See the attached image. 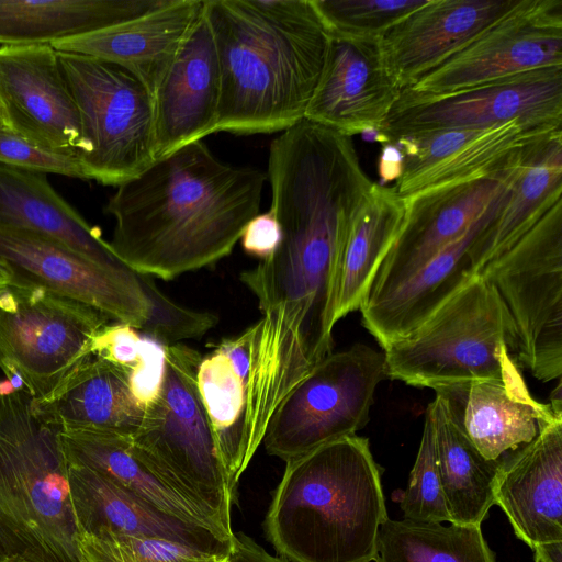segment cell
I'll return each instance as SVG.
<instances>
[{
	"instance_id": "cell-1",
	"label": "cell",
	"mask_w": 562,
	"mask_h": 562,
	"mask_svg": "<svg viewBox=\"0 0 562 562\" xmlns=\"http://www.w3.org/2000/svg\"><path fill=\"white\" fill-rule=\"evenodd\" d=\"M270 189L281 241L240 273L261 312L252 325L247 389L249 462L282 400L331 353L340 256L357 206L349 189L316 172L284 175Z\"/></svg>"
},
{
	"instance_id": "cell-2",
	"label": "cell",
	"mask_w": 562,
	"mask_h": 562,
	"mask_svg": "<svg viewBox=\"0 0 562 562\" xmlns=\"http://www.w3.org/2000/svg\"><path fill=\"white\" fill-rule=\"evenodd\" d=\"M266 180L203 140L184 145L116 187L104 207L115 221L108 245L132 270L166 281L212 266L260 213Z\"/></svg>"
},
{
	"instance_id": "cell-3",
	"label": "cell",
	"mask_w": 562,
	"mask_h": 562,
	"mask_svg": "<svg viewBox=\"0 0 562 562\" xmlns=\"http://www.w3.org/2000/svg\"><path fill=\"white\" fill-rule=\"evenodd\" d=\"M221 71L216 132H283L305 117L329 34L312 0H204Z\"/></svg>"
},
{
	"instance_id": "cell-4",
	"label": "cell",
	"mask_w": 562,
	"mask_h": 562,
	"mask_svg": "<svg viewBox=\"0 0 562 562\" xmlns=\"http://www.w3.org/2000/svg\"><path fill=\"white\" fill-rule=\"evenodd\" d=\"M263 529L289 562H372L389 518L369 441L338 439L285 462Z\"/></svg>"
},
{
	"instance_id": "cell-5",
	"label": "cell",
	"mask_w": 562,
	"mask_h": 562,
	"mask_svg": "<svg viewBox=\"0 0 562 562\" xmlns=\"http://www.w3.org/2000/svg\"><path fill=\"white\" fill-rule=\"evenodd\" d=\"M60 429L0 380V546L24 562H81Z\"/></svg>"
},
{
	"instance_id": "cell-6",
	"label": "cell",
	"mask_w": 562,
	"mask_h": 562,
	"mask_svg": "<svg viewBox=\"0 0 562 562\" xmlns=\"http://www.w3.org/2000/svg\"><path fill=\"white\" fill-rule=\"evenodd\" d=\"M382 349L387 378L416 387L502 379L521 368L512 318L480 276Z\"/></svg>"
},
{
	"instance_id": "cell-7",
	"label": "cell",
	"mask_w": 562,
	"mask_h": 562,
	"mask_svg": "<svg viewBox=\"0 0 562 562\" xmlns=\"http://www.w3.org/2000/svg\"><path fill=\"white\" fill-rule=\"evenodd\" d=\"M165 352L160 392L130 438L131 452L233 537L235 501L198 387L203 356L179 344L165 346Z\"/></svg>"
},
{
	"instance_id": "cell-8",
	"label": "cell",
	"mask_w": 562,
	"mask_h": 562,
	"mask_svg": "<svg viewBox=\"0 0 562 562\" xmlns=\"http://www.w3.org/2000/svg\"><path fill=\"white\" fill-rule=\"evenodd\" d=\"M81 125L77 154L86 180L115 186L155 160L154 99L127 69L92 56L58 52Z\"/></svg>"
},
{
	"instance_id": "cell-9",
	"label": "cell",
	"mask_w": 562,
	"mask_h": 562,
	"mask_svg": "<svg viewBox=\"0 0 562 562\" xmlns=\"http://www.w3.org/2000/svg\"><path fill=\"white\" fill-rule=\"evenodd\" d=\"M515 326L520 367L542 381L562 374V199L479 271Z\"/></svg>"
},
{
	"instance_id": "cell-10",
	"label": "cell",
	"mask_w": 562,
	"mask_h": 562,
	"mask_svg": "<svg viewBox=\"0 0 562 562\" xmlns=\"http://www.w3.org/2000/svg\"><path fill=\"white\" fill-rule=\"evenodd\" d=\"M110 318L45 286L13 279L0 289V371L32 400L50 395L92 356Z\"/></svg>"
},
{
	"instance_id": "cell-11",
	"label": "cell",
	"mask_w": 562,
	"mask_h": 562,
	"mask_svg": "<svg viewBox=\"0 0 562 562\" xmlns=\"http://www.w3.org/2000/svg\"><path fill=\"white\" fill-rule=\"evenodd\" d=\"M383 352L357 344L318 362L282 400L265 430L268 454L290 461L356 435L386 379Z\"/></svg>"
},
{
	"instance_id": "cell-12",
	"label": "cell",
	"mask_w": 562,
	"mask_h": 562,
	"mask_svg": "<svg viewBox=\"0 0 562 562\" xmlns=\"http://www.w3.org/2000/svg\"><path fill=\"white\" fill-rule=\"evenodd\" d=\"M514 120L561 127L562 66L532 69L446 94L425 95L404 89L374 133L384 144L402 136L487 128Z\"/></svg>"
},
{
	"instance_id": "cell-13",
	"label": "cell",
	"mask_w": 562,
	"mask_h": 562,
	"mask_svg": "<svg viewBox=\"0 0 562 562\" xmlns=\"http://www.w3.org/2000/svg\"><path fill=\"white\" fill-rule=\"evenodd\" d=\"M0 261L15 280L45 286L145 333L168 299L148 276L100 265L27 229L0 225Z\"/></svg>"
},
{
	"instance_id": "cell-14",
	"label": "cell",
	"mask_w": 562,
	"mask_h": 562,
	"mask_svg": "<svg viewBox=\"0 0 562 562\" xmlns=\"http://www.w3.org/2000/svg\"><path fill=\"white\" fill-rule=\"evenodd\" d=\"M558 66H562V0H518L407 90L425 95L446 94Z\"/></svg>"
},
{
	"instance_id": "cell-15",
	"label": "cell",
	"mask_w": 562,
	"mask_h": 562,
	"mask_svg": "<svg viewBox=\"0 0 562 562\" xmlns=\"http://www.w3.org/2000/svg\"><path fill=\"white\" fill-rule=\"evenodd\" d=\"M518 155L502 170L407 199L404 226L374 273L360 307L392 293L460 238L509 184Z\"/></svg>"
},
{
	"instance_id": "cell-16",
	"label": "cell",
	"mask_w": 562,
	"mask_h": 562,
	"mask_svg": "<svg viewBox=\"0 0 562 562\" xmlns=\"http://www.w3.org/2000/svg\"><path fill=\"white\" fill-rule=\"evenodd\" d=\"M558 128L514 120L487 128L443 130L392 139L402 155L394 188L407 200L484 177L506 168L524 146Z\"/></svg>"
},
{
	"instance_id": "cell-17",
	"label": "cell",
	"mask_w": 562,
	"mask_h": 562,
	"mask_svg": "<svg viewBox=\"0 0 562 562\" xmlns=\"http://www.w3.org/2000/svg\"><path fill=\"white\" fill-rule=\"evenodd\" d=\"M0 101L19 135L49 150L80 151L79 113L50 45L0 46Z\"/></svg>"
},
{
	"instance_id": "cell-18",
	"label": "cell",
	"mask_w": 562,
	"mask_h": 562,
	"mask_svg": "<svg viewBox=\"0 0 562 562\" xmlns=\"http://www.w3.org/2000/svg\"><path fill=\"white\" fill-rule=\"evenodd\" d=\"M379 41L329 36L305 120L349 137L380 130L401 89L385 66Z\"/></svg>"
},
{
	"instance_id": "cell-19",
	"label": "cell",
	"mask_w": 562,
	"mask_h": 562,
	"mask_svg": "<svg viewBox=\"0 0 562 562\" xmlns=\"http://www.w3.org/2000/svg\"><path fill=\"white\" fill-rule=\"evenodd\" d=\"M153 99L155 160L216 132L221 71L204 8Z\"/></svg>"
},
{
	"instance_id": "cell-20",
	"label": "cell",
	"mask_w": 562,
	"mask_h": 562,
	"mask_svg": "<svg viewBox=\"0 0 562 562\" xmlns=\"http://www.w3.org/2000/svg\"><path fill=\"white\" fill-rule=\"evenodd\" d=\"M494 502L533 551L562 546V419L502 460Z\"/></svg>"
},
{
	"instance_id": "cell-21",
	"label": "cell",
	"mask_w": 562,
	"mask_h": 562,
	"mask_svg": "<svg viewBox=\"0 0 562 562\" xmlns=\"http://www.w3.org/2000/svg\"><path fill=\"white\" fill-rule=\"evenodd\" d=\"M518 0H427L379 41L385 66L401 89L458 52Z\"/></svg>"
},
{
	"instance_id": "cell-22",
	"label": "cell",
	"mask_w": 562,
	"mask_h": 562,
	"mask_svg": "<svg viewBox=\"0 0 562 562\" xmlns=\"http://www.w3.org/2000/svg\"><path fill=\"white\" fill-rule=\"evenodd\" d=\"M465 436L487 460L498 461L531 442L562 411L532 397L521 370L495 380L435 390Z\"/></svg>"
},
{
	"instance_id": "cell-23",
	"label": "cell",
	"mask_w": 562,
	"mask_h": 562,
	"mask_svg": "<svg viewBox=\"0 0 562 562\" xmlns=\"http://www.w3.org/2000/svg\"><path fill=\"white\" fill-rule=\"evenodd\" d=\"M68 481L79 538H161L227 558L232 539L167 515L87 467L68 463Z\"/></svg>"
},
{
	"instance_id": "cell-24",
	"label": "cell",
	"mask_w": 562,
	"mask_h": 562,
	"mask_svg": "<svg viewBox=\"0 0 562 562\" xmlns=\"http://www.w3.org/2000/svg\"><path fill=\"white\" fill-rule=\"evenodd\" d=\"M510 182L460 238L392 293L360 307L363 326L381 347L415 330L477 276L475 246L498 214Z\"/></svg>"
},
{
	"instance_id": "cell-25",
	"label": "cell",
	"mask_w": 562,
	"mask_h": 562,
	"mask_svg": "<svg viewBox=\"0 0 562 562\" xmlns=\"http://www.w3.org/2000/svg\"><path fill=\"white\" fill-rule=\"evenodd\" d=\"M203 8L204 0H166L133 20L50 46L116 64L136 76L154 97Z\"/></svg>"
},
{
	"instance_id": "cell-26",
	"label": "cell",
	"mask_w": 562,
	"mask_h": 562,
	"mask_svg": "<svg viewBox=\"0 0 562 562\" xmlns=\"http://www.w3.org/2000/svg\"><path fill=\"white\" fill-rule=\"evenodd\" d=\"M34 414L59 429H90L131 438L144 408L134 397L127 374L95 356L75 369L50 395L32 400Z\"/></svg>"
},
{
	"instance_id": "cell-27",
	"label": "cell",
	"mask_w": 562,
	"mask_h": 562,
	"mask_svg": "<svg viewBox=\"0 0 562 562\" xmlns=\"http://www.w3.org/2000/svg\"><path fill=\"white\" fill-rule=\"evenodd\" d=\"M254 326L223 339L202 357L198 387L236 502L238 480L249 465L245 447V418Z\"/></svg>"
},
{
	"instance_id": "cell-28",
	"label": "cell",
	"mask_w": 562,
	"mask_h": 562,
	"mask_svg": "<svg viewBox=\"0 0 562 562\" xmlns=\"http://www.w3.org/2000/svg\"><path fill=\"white\" fill-rule=\"evenodd\" d=\"M0 225L46 235L106 267H127L100 231L55 191L45 173L0 162Z\"/></svg>"
},
{
	"instance_id": "cell-29",
	"label": "cell",
	"mask_w": 562,
	"mask_h": 562,
	"mask_svg": "<svg viewBox=\"0 0 562 562\" xmlns=\"http://www.w3.org/2000/svg\"><path fill=\"white\" fill-rule=\"evenodd\" d=\"M562 194V130L520 150L506 199L475 247L476 274L529 229Z\"/></svg>"
},
{
	"instance_id": "cell-30",
	"label": "cell",
	"mask_w": 562,
	"mask_h": 562,
	"mask_svg": "<svg viewBox=\"0 0 562 562\" xmlns=\"http://www.w3.org/2000/svg\"><path fill=\"white\" fill-rule=\"evenodd\" d=\"M59 436L68 463L99 472L167 515L232 539L200 507L137 460L131 452L130 438L90 429H60Z\"/></svg>"
},
{
	"instance_id": "cell-31",
	"label": "cell",
	"mask_w": 562,
	"mask_h": 562,
	"mask_svg": "<svg viewBox=\"0 0 562 562\" xmlns=\"http://www.w3.org/2000/svg\"><path fill=\"white\" fill-rule=\"evenodd\" d=\"M166 0H0V46L52 45L147 13Z\"/></svg>"
},
{
	"instance_id": "cell-32",
	"label": "cell",
	"mask_w": 562,
	"mask_h": 562,
	"mask_svg": "<svg viewBox=\"0 0 562 562\" xmlns=\"http://www.w3.org/2000/svg\"><path fill=\"white\" fill-rule=\"evenodd\" d=\"M407 202L394 187L373 182L352 215L344 241L338 273L336 323L359 310L374 273L400 235Z\"/></svg>"
},
{
	"instance_id": "cell-33",
	"label": "cell",
	"mask_w": 562,
	"mask_h": 562,
	"mask_svg": "<svg viewBox=\"0 0 562 562\" xmlns=\"http://www.w3.org/2000/svg\"><path fill=\"white\" fill-rule=\"evenodd\" d=\"M429 406L449 522L481 526L495 505L494 487L504 458L498 461L485 459L453 419L441 395L436 394Z\"/></svg>"
},
{
	"instance_id": "cell-34",
	"label": "cell",
	"mask_w": 562,
	"mask_h": 562,
	"mask_svg": "<svg viewBox=\"0 0 562 562\" xmlns=\"http://www.w3.org/2000/svg\"><path fill=\"white\" fill-rule=\"evenodd\" d=\"M375 562H495L481 526L387 518L380 527Z\"/></svg>"
},
{
	"instance_id": "cell-35",
	"label": "cell",
	"mask_w": 562,
	"mask_h": 562,
	"mask_svg": "<svg viewBox=\"0 0 562 562\" xmlns=\"http://www.w3.org/2000/svg\"><path fill=\"white\" fill-rule=\"evenodd\" d=\"M92 356L125 371L131 391L145 409L158 396L165 374V345L134 327L106 324L94 337Z\"/></svg>"
},
{
	"instance_id": "cell-36",
	"label": "cell",
	"mask_w": 562,
	"mask_h": 562,
	"mask_svg": "<svg viewBox=\"0 0 562 562\" xmlns=\"http://www.w3.org/2000/svg\"><path fill=\"white\" fill-rule=\"evenodd\" d=\"M329 36L379 41L427 0H312Z\"/></svg>"
},
{
	"instance_id": "cell-37",
	"label": "cell",
	"mask_w": 562,
	"mask_h": 562,
	"mask_svg": "<svg viewBox=\"0 0 562 562\" xmlns=\"http://www.w3.org/2000/svg\"><path fill=\"white\" fill-rule=\"evenodd\" d=\"M78 547L81 562H223L228 558L144 536L79 538Z\"/></svg>"
},
{
	"instance_id": "cell-38",
	"label": "cell",
	"mask_w": 562,
	"mask_h": 562,
	"mask_svg": "<svg viewBox=\"0 0 562 562\" xmlns=\"http://www.w3.org/2000/svg\"><path fill=\"white\" fill-rule=\"evenodd\" d=\"M405 519L449 521L436 453L434 417L428 405L422 440L407 487L396 496Z\"/></svg>"
},
{
	"instance_id": "cell-39",
	"label": "cell",
	"mask_w": 562,
	"mask_h": 562,
	"mask_svg": "<svg viewBox=\"0 0 562 562\" xmlns=\"http://www.w3.org/2000/svg\"><path fill=\"white\" fill-rule=\"evenodd\" d=\"M0 162L41 173L86 180L76 154L43 148L10 128H0Z\"/></svg>"
},
{
	"instance_id": "cell-40",
	"label": "cell",
	"mask_w": 562,
	"mask_h": 562,
	"mask_svg": "<svg viewBox=\"0 0 562 562\" xmlns=\"http://www.w3.org/2000/svg\"><path fill=\"white\" fill-rule=\"evenodd\" d=\"M241 247L261 260L270 257L281 241L280 224L271 210L252 217L243 231Z\"/></svg>"
},
{
	"instance_id": "cell-41",
	"label": "cell",
	"mask_w": 562,
	"mask_h": 562,
	"mask_svg": "<svg viewBox=\"0 0 562 562\" xmlns=\"http://www.w3.org/2000/svg\"><path fill=\"white\" fill-rule=\"evenodd\" d=\"M228 562H289L279 555L268 553L252 538L244 532H234Z\"/></svg>"
},
{
	"instance_id": "cell-42",
	"label": "cell",
	"mask_w": 562,
	"mask_h": 562,
	"mask_svg": "<svg viewBox=\"0 0 562 562\" xmlns=\"http://www.w3.org/2000/svg\"><path fill=\"white\" fill-rule=\"evenodd\" d=\"M402 170V155L396 145L392 142L383 144L379 161V175L389 182L397 180Z\"/></svg>"
},
{
	"instance_id": "cell-43",
	"label": "cell",
	"mask_w": 562,
	"mask_h": 562,
	"mask_svg": "<svg viewBox=\"0 0 562 562\" xmlns=\"http://www.w3.org/2000/svg\"><path fill=\"white\" fill-rule=\"evenodd\" d=\"M13 280V273L11 269L0 261V289L9 283H11Z\"/></svg>"
},
{
	"instance_id": "cell-44",
	"label": "cell",
	"mask_w": 562,
	"mask_h": 562,
	"mask_svg": "<svg viewBox=\"0 0 562 562\" xmlns=\"http://www.w3.org/2000/svg\"><path fill=\"white\" fill-rule=\"evenodd\" d=\"M0 128H10L11 126L9 124L5 110L0 101Z\"/></svg>"
},
{
	"instance_id": "cell-45",
	"label": "cell",
	"mask_w": 562,
	"mask_h": 562,
	"mask_svg": "<svg viewBox=\"0 0 562 562\" xmlns=\"http://www.w3.org/2000/svg\"><path fill=\"white\" fill-rule=\"evenodd\" d=\"M535 562H550V561L547 560L546 558H543L542 555L535 553Z\"/></svg>"
},
{
	"instance_id": "cell-46",
	"label": "cell",
	"mask_w": 562,
	"mask_h": 562,
	"mask_svg": "<svg viewBox=\"0 0 562 562\" xmlns=\"http://www.w3.org/2000/svg\"><path fill=\"white\" fill-rule=\"evenodd\" d=\"M3 562H24L23 560L16 558V557H9Z\"/></svg>"
},
{
	"instance_id": "cell-47",
	"label": "cell",
	"mask_w": 562,
	"mask_h": 562,
	"mask_svg": "<svg viewBox=\"0 0 562 562\" xmlns=\"http://www.w3.org/2000/svg\"><path fill=\"white\" fill-rule=\"evenodd\" d=\"M8 558L9 557L7 555V553L3 551V549L0 546V562H3Z\"/></svg>"
},
{
	"instance_id": "cell-48",
	"label": "cell",
	"mask_w": 562,
	"mask_h": 562,
	"mask_svg": "<svg viewBox=\"0 0 562 562\" xmlns=\"http://www.w3.org/2000/svg\"><path fill=\"white\" fill-rule=\"evenodd\" d=\"M223 562H228V559H226V560H225V561H223Z\"/></svg>"
}]
</instances>
